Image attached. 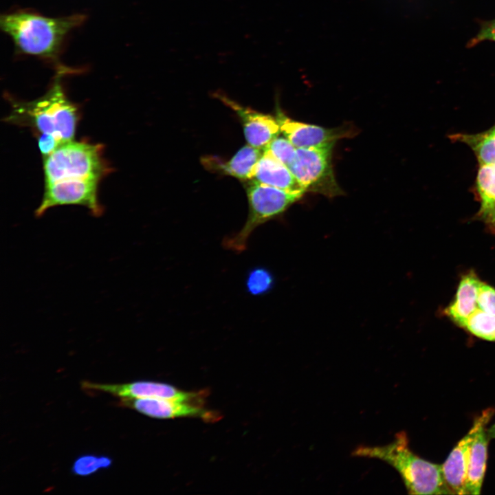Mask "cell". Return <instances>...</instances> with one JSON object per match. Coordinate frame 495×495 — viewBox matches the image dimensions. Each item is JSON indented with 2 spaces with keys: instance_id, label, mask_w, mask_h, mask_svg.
I'll return each instance as SVG.
<instances>
[{
  "instance_id": "cell-1",
  "label": "cell",
  "mask_w": 495,
  "mask_h": 495,
  "mask_svg": "<svg viewBox=\"0 0 495 495\" xmlns=\"http://www.w3.org/2000/svg\"><path fill=\"white\" fill-rule=\"evenodd\" d=\"M85 19L80 14L49 17L18 10L1 15L0 27L11 38L18 53L56 63L67 35Z\"/></svg>"
},
{
  "instance_id": "cell-2",
  "label": "cell",
  "mask_w": 495,
  "mask_h": 495,
  "mask_svg": "<svg viewBox=\"0 0 495 495\" xmlns=\"http://www.w3.org/2000/svg\"><path fill=\"white\" fill-rule=\"evenodd\" d=\"M351 454L390 465L400 475L409 494H454L445 480L442 464L427 461L412 451L404 431L395 434L393 441L386 445L360 446Z\"/></svg>"
},
{
  "instance_id": "cell-3",
  "label": "cell",
  "mask_w": 495,
  "mask_h": 495,
  "mask_svg": "<svg viewBox=\"0 0 495 495\" xmlns=\"http://www.w3.org/2000/svg\"><path fill=\"white\" fill-rule=\"evenodd\" d=\"M67 72V69L60 65L45 94L30 102H14L8 121L32 126L40 134L53 135L63 143L74 140L78 111L62 85V77Z\"/></svg>"
},
{
  "instance_id": "cell-4",
  "label": "cell",
  "mask_w": 495,
  "mask_h": 495,
  "mask_svg": "<svg viewBox=\"0 0 495 495\" xmlns=\"http://www.w3.org/2000/svg\"><path fill=\"white\" fill-rule=\"evenodd\" d=\"M444 314L470 334L495 342V288L474 272L462 276Z\"/></svg>"
},
{
  "instance_id": "cell-5",
  "label": "cell",
  "mask_w": 495,
  "mask_h": 495,
  "mask_svg": "<svg viewBox=\"0 0 495 495\" xmlns=\"http://www.w3.org/2000/svg\"><path fill=\"white\" fill-rule=\"evenodd\" d=\"M246 192L248 214L245 223L239 232L226 236L223 241L225 248L236 253H241L247 248L249 239L256 228L281 214L303 195L254 179L249 180Z\"/></svg>"
},
{
  "instance_id": "cell-6",
  "label": "cell",
  "mask_w": 495,
  "mask_h": 495,
  "mask_svg": "<svg viewBox=\"0 0 495 495\" xmlns=\"http://www.w3.org/2000/svg\"><path fill=\"white\" fill-rule=\"evenodd\" d=\"M99 145L74 140L44 157L45 184L65 179L100 180L106 171Z\"/></svg>"
},
{
  "instance_id": "cell-7",
  "label": "cell",
  "mask_w": 495,
  "mask_h": 495,
  "mask_svg": "<svg viewBox=\"0 0 495 495\" xmlns=\"http://www.w3.org/2000/svg\"><path fill=\"white\" fill-rule=\"evenodd\" d=\"M333 147L297 148L295 157L288 168L305 192L331 197L342 194L332 168Z\"/></svg>"
},
{
  "instance_id": "cell-8",
  "label": "cell",
  "mask_w": 495,
  "mask_h": 495,
  "mask_svg": "<svg viewBox=\"0 0 495 495\" xmlns=\"http://www.w3.org/2000/svg\"><path fill=\"white\" fill-rule=\"evenodd\" d=\"M100 180L91 179H65L45 184V191L36 217L41 216L52 207L63 205H80L87 208L94 216L102 212L97 197Z\"/></svg>"
},
{
  "instance_id": "cell-9",
  "label": "cell",
  "mask_w": 495,
  "mask_h": 495,
  "mask_svg": "<svg viewBox=\"0 0 495 495\" xmlns=\"http://www.w3.org/2000/svg\"><path fill=\"white\" fill-rule=\"evenodd\" d=\"M494 413V408L483 410L442 464L445 480L454 494H468L466 481L470 446L477 432L482 426L487 425Z\"/></svg>"
},
{
  "instance_id": "cell-10",
  "label": "cell",
  "mask_w": 495,
  "mask_h": 495,
  "mask_svg": "<svg viewBox=\"0 0 495 495\" xmlns=\"http://www.w3.org/2000/svg\"><path fill=\"white\" fill-rule=\"evenodd\" d=\"M82 387L85 390L107 393L120 398H155L199 402L203 396L199 393L179 390L170 384L146 381L116 384L84 381L82 382Z\"/></svg>"
},
{
  "instance_id": "cell-11",
  "label": "cell",
  "mask_w": 495,
  "mask_h": 495,
  "mask_svg": "<svg viewBox=\"0 0 495 495\" xmlns=\"http://www.w3.org/2000/svg\"><path fill=\"white\" fill-rule=\"evenodd\" d=\"M214 95L240 118L248 144L263 149L271 140L279 135L280 126L276 117L241 105L221 92H216Z\"/></svg>"
},
{
  "instance_id": "cell-12",
  "label": "cell",
  "mask_w": 495,
  "mask_h": 495,
  "mask_svg": "<svg viewBox=\"0 0 495 495\" xmlns=\"http://www.w3.org/2000/svg\"><path fill=\"white\" fill-rule=\"evenodd\" d=\"M280 132L296 148L334 146L349 133L342 128L329 129L294 120L278 110L276 116Z\"/></svg>"
},
{
  "instance_id": "cell-13",
  "label": "cell",
  "mask_w": 495,
  "mask_h": 495,
  "mask_svg": "<svg viewBox=\"0 0 495 495\" xmlns=\"http://www.w3.org/2000/svg\"><path fill=\"white\" fill-rule=\"evenodd\" d=\"M199 402L179 401L155 398H121L119 406L129 408L157 419H172L186 417L214 418L212 412L203 409Z\"/></svg>"
},
{
  "instance_id": "cell-14",
  "label": "cell",
  "mask_w": 495,
  "mask_h": 495,
  "mask_svg": "<svg viewBox=\"0 0 495 495\" xmlns=\"http://www.w3.org/2000/svg\"><path fill=\"white\" fill-rule=\"evenodd\" d=\"M263 149L250 144L241 148L228 161L216 157H204L203 164L209 170L232 176L240 180L249 181L253 177L256 164L263 154Z\"/></svg>"
},
{
  "instance_id": "cell-15",
  "label": "cell",
  "mask_w": 495,
  "mask_h": 495,
  "mask_svg": "<svg viewBox=\"0 0 495 495\" xmlns=\"http://www.w3.org/2000/svg\"><path fill=\"white\" fill-rule=\"evenodd\" d=\"M252 179L291 192H305L289 168L265 151L256 164Z\"/></svg>"
},
{
  "instance_id": "cell-16",
  "label": "cell",
  "mask_w": 495,
  "mask_h": 495,
  "mask_svg": "<svg viewBox=\"0 0 495 495\" xmlns=\"http://www.w3.org/2000/svg\"><path fill=\"white\" fill-rule=\"evenodd\" d=\"M486 427L487 425L479 429L470 446L466 481L468 494L477 495L481 493L490 440Z\"/></svg>"
},
{
  "instance_id": "cell-17",
  "label": "cell",
  "mask_w": 495,
  "mask_h": 495,
  "mask_svg": "<svg viewBox=\"0 0 495 495\" xmlns=\"http://www.w3.org/2000/svg\"><path fill=\"white\" fill-rule=\"evenodd\" d=\"M451 138L467 144L474 153L480 164H495V125L482 133H457Z\"/></svg>"
},
{
  "instance_id": "cell-18",
  "label": "cell",
  "mask_w": 495,
  "mask_h": 495,
  "mask_svg": "<svg viewBox=\"0 0 495 495\" xmlns=\"http://www.w3.org/2000/svg\"><path fill=\"white\" fill-rule=\"evenodd\" d=\"M476 184L481 201L480 210L495 205V164H480Z\"/></svg>"
},
{
  "instance_id": "cell-19",
  "label": "cell",
  "mask_w": 495,
  "mask_h": 495,
  "mask_svg": "<svg viewBox=\"0 0 495 495\" xmlns=\"http://www.w3.org/2000/svg\"><path fill=\"white\" fill-rule=\"evenodd\" d=\"M274 278L266 269L257 267L248 274L245 285L247 291L252 295L258 296L269 292L273 286Z\"/></svg>"
},
{
  "instance_id": "cell-20",
  "label": "cell",
  "mask_w": 495,
  "mask_h": 495,
  "mask_svg": "<svg viewBox=\"0 0 495 495\" xmlns=\"http://www.w3.org/2000/svg\"><path fill=\"white\" fill-rule=\"evenodd\" d=\"M297 148L285 137L277 136L271 140L263 151L272 155L289 167L293 162Z\"/></svg>"
},
{
  "instance_id": "cell-21",
  "label": "cell",
  "mask_w": 495,
  "mask_h": 495,
  "mask_svg": "<svg viewBox=\"0 0 495 495\" xmlns=\"http://www.w3.org/2000/svg\"><path fill=\"white\" fill-rule=\"evenodd\" d=\"M111 459L105 456L83 455L74 463L72 471L79 476L92 474L100 469L108 468L111 465Z\"/></svg>"
},
{
  "instance_id": "cell-22",
  "label": "cell",
  "mask_w": 495,
  "mask_h": 495,
  "mask_svg": "<svg viewBox=\"0 0 495 495\" xmlns=\"http://www.w3.org/2000/svg\"><path fill=\"white\" fill-rule=\"evenodd\" d=\"M63 144L64 143L49 133H41L38 140V148L43 157L49 156Z\"/></svg>"
},
{
  "instance_id": "cell-23",
  "label": "cell",
  "mask_w": 495,
  "mask_h": 495,
  "mask_svg": "<svg viewBox=\"0 0 495 495\" xmlns=\"http://www.w3.org/2000/svg\"><path fill=\"white\" fill-rule=\"evenodd\" d=\"M487 40L495 42V19L483 23L478 34L468 43V47Z\"/></svg>"
},
{
  "instance_id": "cell-24",
  "label": "cell",
  "mask_w": 495,
  "mask_h": 495,
  "mask_svg": "<svg viewBox=\"0 0 495 495\" xmlns=\"http://www.w3.org/2000/svg\"><path fill=\"white\" fill-rule=\"evenodd\" d=\"M487 432L490 439H495V424L492 425L489 429H487Z\"/></svg>"
}]
</instances>
